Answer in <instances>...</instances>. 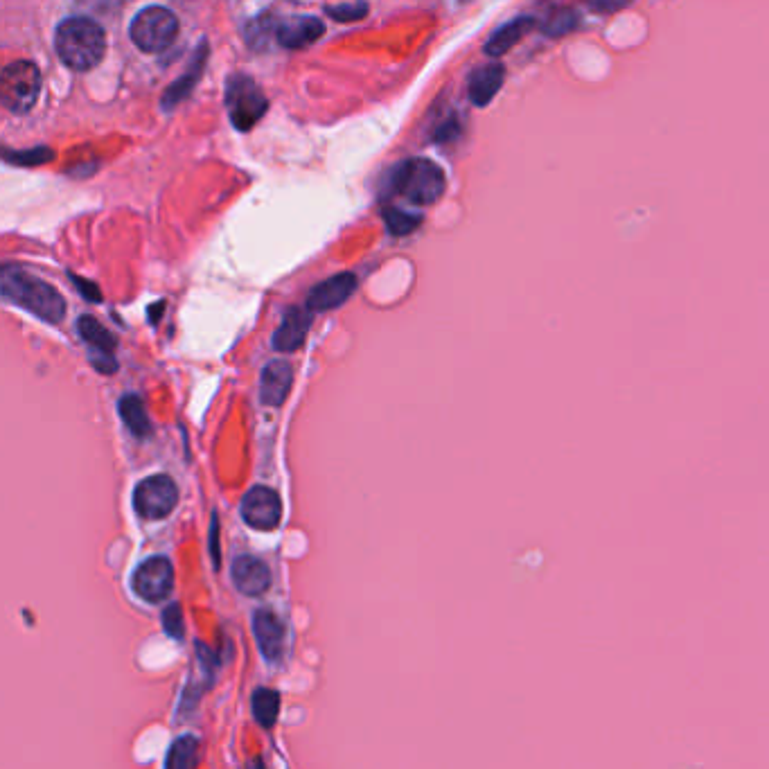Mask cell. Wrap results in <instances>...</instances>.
<instances>
[{
  "instance_id": "1",
  "label": "cell",
  "mask_w": 769,
  "mask_h": 769,
  "mask_svg": "<svg viewBox=\"0 0 769 769\" xmlns=\"http://www.w3.org/2000/svg\"><path fill=\"white\" fill-rule=\"evenodd\" d=\"M0 291H3L5 300L28 309L30 314L41 318V321H46L50 325H57L64 321L66 316L64 296H61L55 287H50L48 282L32 276V273H28L21 267L5 264L3 273H0Z\"/></svg>"
},
{
  "instance_id": "2",
  "label": "cell",
  "mask_w": 769,
  "mask_h": 769,
  "mask_svg": "<svg viewBox=\"0 0 769 769\" xmlns=\"http://www.w3.org/2000/svg\"><path fill=\"white\" fill-rule=\"evenodd\" d=\"M55 48L59 59L68 68L91 70L100 64L106 52L102 25L93 19H86V16L61 21L55 32Z\"/></svg>"
},
{
  "instance_id": "3",
  "label": "cell",
  "mask_w": 769,
  "mask_h": 769,
  "mask_svg": "<svg viewBox=\"0 0 769 769\" xmlns=\"http://www.w3.org/2000/svg\"><path fill=\"white\" fill-rule=\"evenodd\" d=\"M391 190L402 194L415 206H433L447 190L445 170L429 158H413L404 161L391 172L388 179Z\"/></svg>"
},
{
  "instance_id": "4",
  "label": "cell",
  "mask_w": 769,
  "mask_h": 769,
  "mask_svg": "<svg viewBox=\"0 0 769 769\" xmlns=\"http://www.w3.org/2000/svg\"><path fill=\"white\" fill-rule=\"evenodd\" d=\"M41 73L32 61H12L0 79V102L10 113L23 116L39 100Z\"/></svg>"
},
{
  "instance_id": "5",
  "label": "cell",
  "mask_w": 769,
  "mask_h": 769,
  "mask_svg": "<svg viewBox=\"0 0 769 769\" xmlns=\"http://www.w3.org/2000/svg\"><path fill=\"white\" fill-rule=\"evenodd\" d=\"M226 106L233 127L237 131H249L264 118L269 100L251 77L233 75L226 84Z\"/></svg>"
},
{
  "instance_id": "6",
  "label": "cell",
  "mask_w": 769,
  "mask_h": 769,
  "mask_svg": "<svg viewBox=\"0 0 769 769\" xmlns=\"http://www.w3.org/2000/svg\"><path fill=\"white\" fill-rule=\"evenodd\" d=\"M129 34L136 48L143 52H163L172 46L176 34H179V21L165 7L152 5L136 14V19L131 21Z\"/></svg>"
},
{
  "instance_id": "7",
  "label": "cell",
  "mask_w": 769,
  "mask_h": 769,
  "mask_svg": "<svg viewBox=\"0 0 769 769\" xmlns=\"http://www.w3.org/2000/svg\"><path fill=\"white\" fill-rule=\"evenodd\" d=\"M179 503L176 483L165 474H154L140 481L134 490V508L145 519H163Z\"/></svg>"
},
{
  "instance_id": "8",
  "label": "cell",
  "mask_w": 769,
  "mask_h": 769,
  "mask_svg": "<svg viewBox=\"0 0 769 769\" xmlns=\"http://www.w3.org/2000/svg\"><path fill=\"white\" fill-rule=\"evenodd\" d=\"M136 594L147 600V603H163L172 594L174 587V571L172 564L165 558H149L136 569L131 578Z\"/></svg>"
},
{
  "instance_id": "9",
  "label": "cell",
  "mask_w": 769,
  "mask_h": 769,
  "mask_svg": "<svg viewBox=\"0 0 769 769\" xmlns=\"http://www.w3.org/2000/svg\"><path fill=\"white\" fill-rule=\"evenodd\" d=\"M242 519L255 530H273L282 519V501L271 488L258 485L242 499Z\"/></svg>"
},
{
  "instance_id": "10",
  "label": "cell",
  "mask_w": 769,
  "mask_h": 769,
  "mask_svg": "<svg viewBox=\"0 0 769 769\" xmlns=\"http://www.w3.org/2000/svg\"><path fill=\"white\" fill-rule=\"evenodd\" d=\"M355 289H357L355 273H337V276L327 278L325 282H318V285L309 291L305 309L309 314L330 312V309H337L346 303V300L355 294Z\"/></svg>"
},
{
  "instance_id": "11",
  "label": "cell",
  "mask_w": 769,
  "mask_h": 769,
  "mask_svg": "<svg viewBox=\"0 0 769 769\" xmlns=\"http://www.w3.org/2000/svg\"><path fill=\"white\" fill-rule=\"evenodd\" d=\"M253 634L264 657L278 661L285 650V625L269 609H258L253 616Z\"/></svg>"
},
{
  "instance_id": "12",
  "label": "cell",
  "mask_w": 769,
  "mask_h": 769,
  "mask_svg": "<svg viewBox=\"0 0 769 769\" xmlns=\"http://www.w3.org/2000/svg\"><path fill=\"white\" fill-rule=\"evenodd\" d=\"M325 25L323 21L314 19V16H294L285 23H278V34L276 39L282 48L289 50H300L316 43L323 37Z\"/></svg>"
},
{
  "instance_id": "13",
  "label": "cell",
  "mask_w": 769,
  "mask_h": 769,
  "mask_svg": "<svg viewBox=\"0 0 769 769\" xmlns=\"http://www.w3.org/2000/svg\"><path fill=\"white\" fill-rule=\"evenodd\" d=\"M309 323H312V314L303 307H291L289 312L282 318L280 327L273 334L271 346L278 352H294L300 350L305 343Z\"/></svg>"
},
{
  "instance_id": "14",
  "label": "cell",
  "mask_w": 769,
  "mask_h": 769,
  "mask_svg": "<svg viewBox=\"0 0 769 769\" xmlns=\"http://www.w3.org/2000/svg\"><path fill=\"white\" fill-rule=\"evenodd\" d=\"M503 79H506V68L497 61L474 68V73L467 79V97L476 106H488L501 91Z\"/></svg>"
},
{
  "instance_id": "15",
  "label": "cell",
  "mask_w": 769,
  "mask_h": 769,
  "mask_svg": "<svg viewBox=\"0 0 769 769\" xmlns=\"http://www.w3.org/2000/svg\"><path fill=\"white\" fill-rule=\"evenodd\" d=\"M233 582L242 594L260 596L271 585V573L262 560L251 558V555H242V558H237L233 564Z\"/></svg>"
},
{
  "instance_id": "16",
  "label": "cell",
  "mask_w": 769,
  "mask_h": 769,
  "mask_svg": "<svg viewBox=\"0 0 769 769\" xmlns=\"http://www.w3.org/2000/svg\"><path fill=\"white\" fill-rule=\"evenodd\" d=\"M291 379H294V368L289 366V361L276 359L271 361V364H267V368L262 370V379H260L262 404L280 406L285 402L291 388Z\"/></svg>"
},
{
  "instance_id": "17",
  "label": "cell",
  "mask_w": 769,
  "mask_h": 769,
  "mask_svg": "<svg viewBox=\"0 0 769 769\" xmlns=\"http://www.w3.org/2000/svg\"><path fill=\"white\" fill-rule=\"evenodd\" d=\"M535 23H537V19L530 14L515 16V19L503 23L499 30L492 32V37L488 39V43H485V55H490V57L506 55L508 50L515 48L517 43L526 37V32L535 28Z\"/></svg>"
},
{
  "instance_id": "18",
  "label": "cell",
  "mask_w": 769,
  "mask_h": 769,
  "mask_svg": "<svg viewBox=\"0 0 769 769\" xmlns=\"http://www.w3.org/2000/svg\"><path fill=\"white\" fill-rule=\"evenodd\" d=\"M206 55H208V46H206V43H201V50L194 52V57L190 61L188 70H185V75L176 79V82L170 88H167V93L163 97L165 109H172L174 104H179L183 97L192 91V86L197 84V79L201 77L203 64H206Z\"/></svg>"
},
{
  "instance_id": "19",
  "label": "cell",
  "mask_w": 769,
  "mask_h": 769,
  "mask_svg": "<svg viewBox=\"0 0 769 769\" xmlns=\"http://www.w3.org/2000/svg\"><path fill=\"white\" fill-rule=\"evenodd\" d=\"M120 418L127 424V429L134 433L136 438H147L152 433V422L147 418L145 404L136 395H125L118 404Z\"/></svg>"
},
{
  "instance_id": "20",
  "label": "cell",
  "mask_w": 769,
  "mask_h": 769,
  "mask_svg": "<svg viewBox=\"0 0 769 769\" xmlns=\"http://www.w3.org/2000/svg\"><path fill=\"white\" fill-rule=\"evenodd\" d=\"M77 332L79 337H82L88 346L97 352H109V355H113V350H116V343H118L116 337H113V334L93 316L79 318Z\"/></svg>"
},
{
  "instance_id": "21",
  "label": "cell",
  "mask_w": 769,
  "mask_h": 769,
  "mask_svg": "<svg viewBox=\"0 0 769 769\" xmlns=\"http://www.w3.org/2000/svg\"><path fill=\"white\" fill-rule=\"evenodd\" d=\"M251 706H253L255 720L260 722V727L271 729L273 724H276L278 713H280V697L276 691H271V688H258L251 700Z\"/></svg>"
},
{
  "instance_id": "22",
  "label": "cell",
  "mask_w": 769,
  "mask_h": 769,
  "mask_svg": "<svg viewBox=\"0 0 769 769\" xmlns=\"http://www.w3.org/2000/svg\"><path fill=\"white\" fill-rule=\"evenodd\" d=\"M578 23L580 14L573 10V7H560V10H555L548 19H544L542 30L548 37H564V34L576 30Z\"/></svg>"
},
{
  "instance_id": "23",
  "label": "cell",
  "mask_w": 769,
  "mask_h": 769,
  "mask_svg": "<svg viewBox=\"0 0 769 769\" xmlns=\"http://www.w3.org/2000/svg\"><path fill=\"white\" fill-rule=\"evenodd\" d=\"M197 749V740L190 736L176 740L170 749V756H167V769H192L197 763Z\"/></svg>"
},
{
  "instance_id": "24",
  "label": "cell",
  "mask_w": 769,
  "mask_h": 769,
  "mask_svg": "<svg viewBox=\"0 0 769 769\" xmlns=\"http://www.w3.org/2000/svg\"><path fill=\"white\" fill-rule=\"evenodd\" d=\"M384 224L393 235L404 237V235L413 233L415 228L422 224V217L411 215V212H404L400 208L388 206V208H384Z\"/></svg>"
},
{
  "instance_id": "25",
  "label": "cell",
  "mask_w": 769,
  "mask_h": 769,
  "mask_svg": "<svg viewBox=\"0 0 769 769\" xmlns=\"http://www.w3.org/2000/svg\"><path fill=\"white\" fill-rule=\"evenodd\" d=\"M271 34L273 37L278 34V25L273 21V16H260V19H253L249 28H246V41H249L253 48L262 50L271 39Z\"/></svg>"
},
{
  "instance_id": "26",
  "label": "cell",
  "mask_w": 769,
  "mask_h": 769,
  "mask_svg": "<svg viewBox=\"0 0 769 769\" xmlns=\"http://www.w3.org/2000/svg\"><path fill=\"white\" fill-rule=\"evenodd\" d=\"M55 158V152L48 147H34V149H25V152H12V149H5V161L12 165H43Z\"/></svg>"
},
{
  "instance_id": "27",
  "label": "cell",
  "mask_w": 769,
  "mask_h": 769,
  "mask_svg": "<svg viewBox=\"0 0 769 769\" xmlns=\"http://www.w3.org/2000/svg\"><path fill=\"white\" fill-rule=\"evenodd\" d=\"M325 14L337 23H355L368 14L366 3H346V5H325Z\"/></svg>"
},
{
  "instance_id": "28",
  "label": "cell",
  "mask_w": 769,
  "mask_h": 769,
  "mask_svg": "<svg viewBox=\"0 0 769 769\" xmlns=\"http://www.w3.org/2000/svg\"><path fill=\"white\" fill-rule=\"evenodd\" d=\"M163 625L165 632L174 636V639H181L183 636V616H181V607L179 605H170L163 612Z\"/></svg>"
},
{
  "instance_id": "29",
  "label": "cell",
  "mask_w": 769,
  "mask_h": 769,
  "mask_svg": "<svg viewBox=\"0 0 769 769\" xmlns=\"http://www.w3.org/2000/svg\"><path fill=\"white\" fill-rule=\"evenodd\" d=\"M91 366L97 370V373L102 375H113L118 370V361L113 359V355H109V352H97L93 350L91 355Z\"/></svg>"
},
{
  "instance_id": "30",
  "label": "cell",
  "mask_w": 769,
  "mask_h": 769,
  "mask_svg": "<svg viewBox=\"0 0 769 769\" xmlns=\"http://www.w3.org/2000/svg\"><path fill=\"white\" fill-rule=\"evenodd\" d=\"M70 280H73L75 285L79 287V291H82V296H84V298L93 300V303H100L102 294H100V291H97V285H93V282H88V280L79 278V276H73V273H70Z\"/></svg>"
},
{
  "instance_id": "31",
  "label": "cell",
  "mask_w": 769,
  "mask_h": 769,
  "mask_svg": "<svg viewBox=\"0 0 769 769\" xmlns=\"http://www.w3.org/2000/svg\"><path fill=\"white\" fill-rule=\"evenodd\" d=\"M625 5H627V3H591L589 7H591V10H594V12H600V14H612V12L623 10Z\"/></svg>"
},
{
  "instance_id": "32",
  "label": "cell",
  "mask_w": 769,
  "mask_h": 769,
  "mask_svg": "<svg viewBox=\"0 0 769 769\" xmlns=\"http://www.w3.org/2000/svg\"><path fill=\"white\" fill-rule=\"evenodd\" d=\"M163 307H165V305H161V303H156V305H154V309H152V312H149V321H152V323H156V318H158V314H161V312H163Z\"/></svg>"
}]
</instances>
